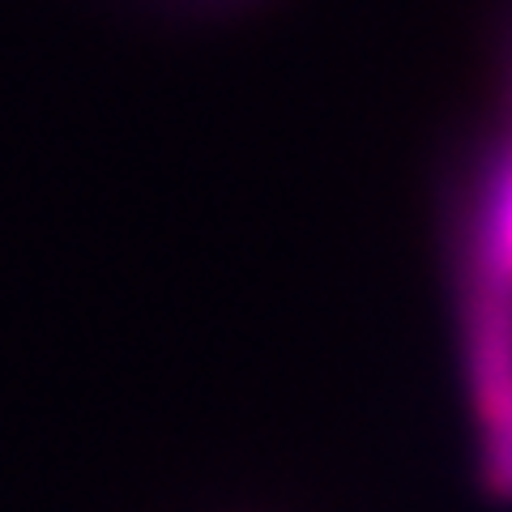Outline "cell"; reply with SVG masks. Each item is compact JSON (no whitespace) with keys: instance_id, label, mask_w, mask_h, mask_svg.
<instances>
[{"instance_id":"obj_1","label":"cell","mask_w":512,"mask_h":512,"mask_svg":"<svg viewBox=\"0 0 512 512\" xmlns=\"http://www.w3.org/2000/svg\"><path fill=\"white\" fill-rule=\"evenodd\" d=\"M483 427H487V453H483L487 483L512 500V384L500 402L483 414Z\"/></svg>"}]
</instances>
